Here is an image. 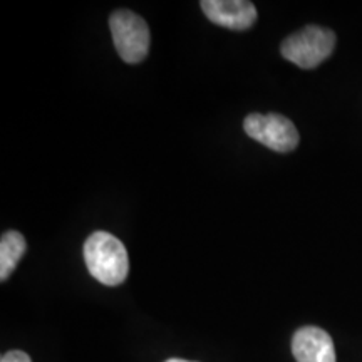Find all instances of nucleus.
Here are the masks:
<instances>
[{
	"mask_svg": "<svg viewBox=\"0 0 362 362\" xmlns=\"http://www.w3.org/2000/svg\"><path fill=\"white\" fill-rule=\"evenodd\" d=\"M112 42L126 64H139L148 56L151 34L143 17L131 11H116L110 19Z\"/></svg>",
	"mask_w": 362,
	"mask_h": 362,
	"instance_id": "obj_3",
	"label": "nucleus"
},
{
	"mask_svg": "<svg viewBox=\"0 0 362 362\" xmlns=\"http://www.w3.org/2000/svg\"><path fill=\"white\" fill-rule=\"evenodd\" d=\"M292 352L297 362H336L332 337L320 327H302L293 334Z\"/></svg>",
	"mask_w": 362,
	"mask_h": 362,
	"instance_id": "obj_6",
	"label": "nucleus"
},
{
	"mask_svg": "<svg viewBox=\"0 0 362 362\" xmlns=\"http://www.w3.org/2000/svg\"><path fill=\"white\" fill-rule=\"evenodd\" d=\"M336 47V34L319 25H307L298 33L288 35L280 45V52L287 61L302 67L314 69L332 54Z\"/></svg>",
	"mask_w": 362,
	"mask_h": 362,
	"instance_id": "obj_2",
	"label": "nucleus"
},
{
	"mask_svg": "<svg viewBox=\"0 0 362 362\" xmlns=\"http://www.w3.org/2000/svg\"><path fill=\"white\" fill-rule=\"evenodd\" d=\"M27 248L25 238L19 232H6L0 240V280L6 282L16 270Z\"/></svg>",
	"mask_w": 362,
	"mask_h": 362,
	"instance_id": "obj_7",
	"label": "nucleus"
},
{
	"mask_svg": "<svg viewBox=\"0 0 362 362\" xmlns=\"http://www.w3.org/2000/svg\"><path fill=\"white\" fill-rule=\"evenodd\" d=\"M200 6L208 21L226 29L247 30L257 21V8L247 0H203Z\"/></svg>",
	"mask_w": 362,
	"mask_h": 362,
	"instance_id": "obj_5",
	"label": "nucleus"
},
{
	"mask_svg": "<svg viewBox=\"0 0 362 362\" xmlns=\"http://www.w3.org/2000/svg\"><path fill=\"white\" fill-rule=\"evenodd\" d=\"M84 260L90 275L107 287L121 285L128 277L129 259L126 247L107 232H94L86 240Z\"/></svg>",
	"mask_w": 362,
	"mask_h": 362,
	"instance_id": "obj_1",
	"label": "nucleus"
},
{
	"mask_svg": "<svg viewBox=\"0 0 362 362\" xmlns=\"http://www.w3.org/2000/svg\"><path fill=\"white\" fill-rule=\"evenodd\" d=\"M166 362H193V361H185V359H176V357H175V359H168V361H166Z\"/></svg>",
	"mask_w": 362,
	"mask_h": 362,
	"instance_id": "obj_9",
	"label": "nucleus"
},
{
	"mask_svg": "<svg viewBox=\"0 0 362 362\" xmlns=\"http://www.w3.org/2000/svg\"><path fill=\"white\" fill-rule=\"evenodd\" d=\"M243 129L250 138L277 153H291L298 144V131L288 117L277 112H252L243 121Z\"/></svg>",
	"mask_w": 362,
	"mask_h": 362,
	"instance_id": "obj_4",
	"label": "nucleus"
},
{
	"mask_svg": "<svg viewBox=\"0 0 362 362\" xmlns=\"http://www.w3.org/2000/svg\"><path fill=\"white\" fill-rule=\"evenodd\" d=\"M0 362H33V361H30V357L27 356L25 352L11 351V352H7V354L2 356Z\"/></svg>",
	"mask_w": 362,
	"mask_h": 362,
	"instance_id": "obj_8",
	"label": "nucleus"
}]
</instances>
